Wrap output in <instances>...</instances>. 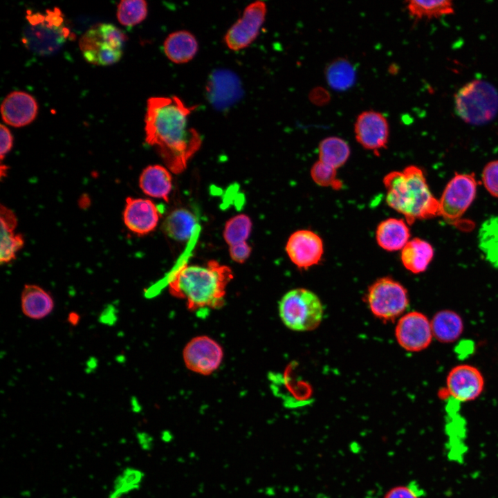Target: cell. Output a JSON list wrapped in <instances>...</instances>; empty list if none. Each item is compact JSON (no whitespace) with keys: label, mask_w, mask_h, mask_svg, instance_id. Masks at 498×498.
Returning a JSON list of instances; mask_svg holds the SVG:
<instances>
[{"label":"cell","mask_w":498,"mask_h":498,"mask_svg":"<svg viewBox=\"0 0 498 498\" xmlns=\"http://www.w3.org/2000/svg\"><path fill=\"white\" fill-rule=\"evenodd\" d=\"M196 106H188L176 95L154 96L147 100L145 117V141L154 147L173 174L186 169L202 145L199 132L190 124Z\"/></svg>","instance_id":"cell-1"},{"label":"cell","mask_w":498,"mask_h":498,"mask_svg":"<svg viewBox=\"0 0 498 498\" xmlns=\"http://www.w3.org/2000/svg\"><path fill=\"white\" fill-rule=\"evenodd\" d=\"M232 279V269L216 260L205 266L183 262L171 273L167 285L170 294L184 299L188 310L199 312L223 307Z\"/></svg>","instance_id":"cell-2"},{"label":"cell","mask_w":498,"mask_h":498,"mask_svg":"<svg viewBox=\"0 0 498 498\" xmlns=\"http://www.w3.org/2000/svg\"><path fill=\"white\" fill-rule=\"evenodd\" d=\"M387 205L410 225L439 216V201L431 192L423 170L415 165L388 173L383 178Z\"/></svg>","instance_id":"cell-3"},{"label":"cell","mask_w":498,"mask_h":498,"mask_svg":"<svg viewBox=\"0 0 498 498\" xmlns=\"http://www.w3.org/2000/svg\"><path fill=\"white\" fill-rule=\"evenodd\" d=\"M71 35L66 19L57 7L44 12L27 10L21 33L24 46L39 55L58 51Z\"/></svg>","instance_id":"cell-4"},{"label":"cell","mask_w":498,"mask_h":498,"mask_svg":"<svg viewBox=\"0 0 498 498\" xmlns=\"http://www.w3.org/2000/svg\"><path fill=\"white\" fill-rule=\"evenodd\" d=\"M454 110L465 122L481 125L498 113V91L489 82L474 80L463 85L454 96Z\"/></svg>","instance_id":"cell-5"},{"label":"cell","mask_w":498,"mask_h":498,"mask_svg":"<svg viewBox=\"0 0 498 498\" xmlns=\"http://www.w3.org/2000/svg\"><path fill=\"white\" fill-rule=\"evenodd\" d=\"M127 36L111 24H97L80 38L79 47L84 59L96 66H109L122 57Z\"/></svg>","instance_id":"cell-6"},{"label":"cell","mask_w":498,"mask_h":498,"mask_svg":"<svg viewBox=\"0 0 498 498\" xmlns=\"http://www.w3.org/2000/svg\"><path fill=\"white\" fill-rule=\"evenodd\" d=\"M279 313L286 327L303 332L312 331L320 325L324 308L315 293L306 288H297L288 291L282 297Z\"/></svg>","instance_id":"cell-7"},{"label":"cell","mask_w":498,"mask_h":498,"mask_svg":"<svg viewBox=\"0 0 498 498\" xmlns=\"http://www.w3.org/2000/svg\"><path fill=\"white\" fill-rule=\"evenodd\" d=\"M367 301L371 313L382 321L395 320L409 304L405 288L389 277L379 278L370 286Z\"/></svg>","instance_id":"cell-8"},{"label":"cell","mask_w":498,"mask_h":498,"mask_svg":"<svg viewBox=\"0 0 498 498\" xmlns=\"http://www.w3.org/2000/svg\"><path fill=\"white\" fill-rule=\"evenodd\" d=\"M477 190L473 174H456L446 185L439 201V216L449 224L458 223L472 203Z\"/></svg>","instance_id":"cell-9"},{"label":"cell","mask_w":498,"mask_h":498,"mask_svg":"<svg viewBox=\"0 0 498 498\" xmlns=\"http://www.w3.org/2000/svg\"><path fill=\"white\" fill-rule=\"evenodd\" d=\"M267 13L264 1H257L248 5L241 15L227 30L223 40L231 50L248 47L258 37Z\"/></svg>","instance_id":"cell-10"},{"label":"cell","mask_w":498,"mask_h":498,"mask_svg":"<svg viewBox=\"0 0 498 498\" xmlns=\"http://www.w3.org/2000/svg\"><path fill=\"white\" fill-rule=\"evenodd\" d=\"M183 359L185 367L196 374L208 376L221 366L223 359L221 345L207 335L192 338L184 347Z\"/></svg>","instance_id":"cell-11"},{"label":"cell","mask_w":498,"mask_h":498,"mask_svg":"<svg viewBox=\"0 0 498 498\" xmlns=\"http://www.w3.org/2000/svg\"><path fill=\"white\" fill-rule=\"evenodd\" d=\"M357 142L365 149L379 154L387 148L389 136V126L386 117L374 110L365 111L357 117L354 124Z\"/></svg>","instance_id":"cell-12"},{"label":"cell","mask_w":498,"mask_h":498,"mask_svg":"<svg viewBox=\"0 0 498 498\" xmlns=\"http://www.w3.org/2000/svg\"><path fill=\"white\" fill-rule=\"evenodd\" d=\"M395 335L398 344L405 350L422 351L430 344L433 338L431 322L420 312L407 313L399 319Z\"/></svg>","instance_id":"cell-13"},{"label":"cell","mask_w":498,"mask_h":498,"mask_svg":"<svg viewBox=\"0 0 498 498\" xmlns=\"http://www.w3.org/2000/svg\"><path fill=\"white\" fill-rule=\"evenodd\" d=\"M285 249L290 260L297 267L303 269L317 265L324 253L322 238L310 230H299L293 232L288 239Z\"/></svg>","instance_id":"cell-14"},{"label":"cell","mask_w":498,"mask_h":498,"mask_svg":"<svg viewBox=\"0 0 498 498\" xmlns=\"http://www.w3.org/2000/svg\"><path fill=\"white\" fill-rule=\"evenodd\" d=\"M161 213L150 199L128 197L123 211L126 227L134 234L143 236L155 230Z\"/></svg>","instance_id":"cell-15"},{"label":"cell","mask_w":498,"mask_h":498,"mask_svg":"<svg viewBox=\"0 0 498 498\" xmlns=\"http://www.w3.org/2000/svg\"><path fill=\"white\" fill-rule=\"evenodd\" d=\"M448 394L456 401L465 402L477 398L484 387V379L476 367L460 365L453 367L447 377Z\"/></svg>","instance_id":"cell-16"},{"label":"cell","mask_w":498,"mask_h":498,"mask_svg":"<svg viewBox=\"0 0 498 498\" xmlns=\"http://www.w3.org/2000/svg\"><path fill=\"white\" fill-rule=\"evenodd\" d=\"M38 113V104L30 94L15 91L10 93L1 105L3 121L12 127H21L35 120Z\"/></svg>","instance_id":"cell-17"},{"label":"cell","mask_w":498,"mask_h":498,"mask_svg":"<svg viewBox=\"0 0 498 498\" xmlns=\"http://www.w3.org/2000/svg\"><path fill=\"white\" fill-rule=\"evenodd\" d=\"M172 174L165 166L157 164L149 165L140 175V188L150 197L168 202L173 185Z\"/></svg>","instance_id":"cell-18"},{"label":"cell","mask_w":498,"mask_h":498,"mask_svg":"<svg viewBox=\"0 0 498 498\" xmlns=\"http://www.w3.org/2000/svg\"><path fill=\"white\" fill-rule=\"evenodd\" d=\"M0 215V262L3 264L15 259L17 253L24 246V241L21 234L15 233L17 221L14 212L1 205Z\"/></svg>","instance_id":"cell-19"},{"label":"cell","mask_w":498,"mask_h":498,"mask_svg":"<svg viewBox=\"0 0 498 498\" xmlns=\"http://www.w3.org/2000/svg\"><path fill=\"white\" fill-rule=\"evenodd\" d=\"M21 311L30 319L39 320L49 315L55 302L48 292L35 284L24 286L21 295Z\"/></svg>","instance_id":"cell-20"},{"label":"cell","mask_w":498,"mask_h":498,"mask_svg":"<svg viewBox=\"0 0 498 498\" xmlns=\"http://www.w3.org/2000/svg\"><path fill=\"white\" fill-rule=\"evenodd\" d=\"M163 50L166 57L178 64L187 63L196 55L199 44L190 31L181 30L170 33L165 39Z\"/></svg>","instance_id":"cell-21"},{"label":"cell","mask_w":498,"mask_h":498,"mask_svg":"<svg viewBox=\"0 0 498 498\" xmlns=\"http://www.w3.org/2000/svg\"><path fill=\"white\" fill-rule=\"evenodd\" d=\"M408 223L402 219L389 218L381 221L376 228L378 244L387 251L402 250L410 238Z\"/></svg>","instance_id":"cell-22"},{"label":"cell","mask_w":498,"mask_h":498,"mask_svg":"<svg viewBox=\"0 0 498 498\" xmlns=\"http://www.w3.org/2000/svg\"><path fill=\"white\" fill-rule=\"evenodd\" d=\"M434 257V249L427 241L414 238L401 250L400 259L404 267L412 273L426 270Z\"/></svg>","instance_id":"cell-23"},{"label":"cell","mask_w":498,"mask_h":498,"mask_svg":"<svg viewBox=\"0 0 498 498\" xmlns=\"http://www.w3.org/2000/svg\"><path fill=\"white\" fill-rule=\"evenodd\" d=\"M196 226L197 220L192 212L185 208H177L167 216L162 229L169 238L187 241L193 236Z\"/></svg>","instance_id":"cell-24"},{"label":"cell","mask_w":498,"mask_h":498,"mask_svg":"<svg viewBox=\"0 0 498 498\" xmlns=\"http://www.w3.org/2000/svg\"><path fill=\"white\" fill-rule=\"evenodd\" d=\"M431 326L433 337L443 343L455 341L463 329L462 319L451 310L436 313L431 321Z\"/></svg>","instance_id":"cell-25"},{"label":"cell","mask_w":498,"mask_h":498,"mask_svg":"<svg viewBox=\"0 0 498 498\" xmlns=\"http://www.w3.org/2000/svg\"><path fill=\"white\" fill-rule=\"evenodd\" d=\"M478 246L486 260L498 268V215L488 218L481 225Z\"/></svg>","instance_id":"cell-26"},{"label":"cell","mask_w":498,"mask_h":498,"mask_svg":"<svg viewBox=\"0 0 498 498\" xmlns=\"http://www.w3.org/2000/svg\"><path fill=\"white\" fill-rule=\"evenodd\" d=\"M318 154L319 160L337 169L347 161L350 155V147L344 140L330 136L320 142Z\"/></svg>","instance_id":"cell-27"},{"label":"cell","mask_w":498,"mask_h":498,"mask_svg":"<svg viewBox=\"0 0 498 498\" xmlns=\"http://www.w3.org/2000/svg\"><path fill=\"white\" fill-rule=\"evenodd\" d=\"M407 10L416 19H434L454 13L452 2L448 0L407 1Z\"/></svg>","instance_id":"cell-28"},{"label":"cell","mask_w":498,"mask_h":498,"mask_svg":"<svg viewBox=\"0 0 498 498\" xmlns=\"http://www.w3.org/2000/svg\"><path fill=\"white\" fill-rule=\"evenodd\" d=\"M252 228V220L248 215H235L226 221L223 232V239L228 246L247 242Z\"/></svg>","instance_id":"cell-29"},{"label":"cell","mask_w":498,"mask_h":498,"mask_svg":"<svg viewBox=\"0 0 498 498\" xmlns=\"http://www.w3.org/2000/svg\"><path fill=\"white\" fill-rule=\"evenodd\" d=\"M148 12L147 3L143 0H122L117 8V19L120 24L131 27L143 21Z\"/></svg>","instance_id":"cell-30"},{"label":"cell","mask_w":498,"mask_h":498,"mask_svg":"<svg viewBox=\"0 0 498 498\" xmlns=\"http://www.w3.org/2000/svg\"><path fill=\"white\" fill-rule=\"evenodd\" d=\"M327 79L331 86L343 89L349 86L353 80V71L346 61L335 62L327 70Z\"/></svg>","instance_id":"cell-31"},{"label":"cell","mask_w":498,"mask_h":498,"mask_svg":"<svg viewBox=\"0 0 498 498\" xmlns=\"http://www.w3.org/2000/svg\"><path fill=\"white\" fill-rule=\"evenodd\" d=\"M336 169L329 166L320 160L315 162L311 168V176L313 181L322 187L340 188L342 183L337 178Z\"/></svg>","instance_id":"cell-32"},{"label":"cell","mask_w":498,"mask_h":498,"mask_svg":"<svg viewBox=\"0 0 498 498\" xmlns=\"http://www.w3.org/2000/svg\"><path fill=\"white\" fill-rule=\"evenodd\" d=\"M482 181L487 191L498 198V160L490 161L484 167Z\"/></svg>","instance_id":"cell-33"},{"label":"cell","mask_w":498,"mask_h":498,"mask_svg":"<svg viewBox=\"0 0 498 498\" xmlns=\"http://www.w3.org/2000/svg\"><path fill=\"white\" fill-rule=\"evenodd\" d=\"M252 248L248 242L229 246L230 257L234 261L239 264L245 262L251 254Z\"/></svg>","instance_id":"cell-34"},{"label":"cell","mask_w":498,"mask_h":498,"mask_svg":"<svg viewBox=\"0 0 498 498\" xmlns=\"http://www.w3.org/2000/svg\"><path fill=\"white\" fill-rule=\"evenodd\" d=\"M420 490L414 486H396L389 490L384 498H418Z\"/></svg>","instance_id":"cell-35"},{"label":"cell","mask_w":498,"mask_h":498,"mask_svg":"<svg viewBox=\"0 0 498 498\" xmlns=\"http://www.w3.org/2000/svg\"><path fill=\"white\" fill-rule=\"evenodd\" d=\"M0 132V156L1 160H2L5 155H6L11 150L13 144V138L9 129L3 124H1Z\"/></svg>","instance_id":"cell-36"},{"label":"cell","mask_w":498,"mask_h":498,"mask_svg":"<svg viewBox=\"0 0 498 498\" xmlns=\"http://www.w3.org/2000/svg\"><path fill=\"white\" fill-rule=\"evenodd\" d=\"M68 321H69L72 324H76L77 323V322L79 321V315H78L77 314H75V313H71V315H69V316H68Z\"/></svg>","instance_id":"cell-37"},{"label":"cell","mask_w":498,"mask_h":498,"mask_svg":"<svg viewBox=\"0 0 498 498\" xmlns=\"http://www.w3.org/2000/svg\"><path fill=\"white\" fill-rule=\"evenodd\" d=\"M112 498H119V497H112Z\"/></svg>","instance_id":"cell-38"}]
</instances>
